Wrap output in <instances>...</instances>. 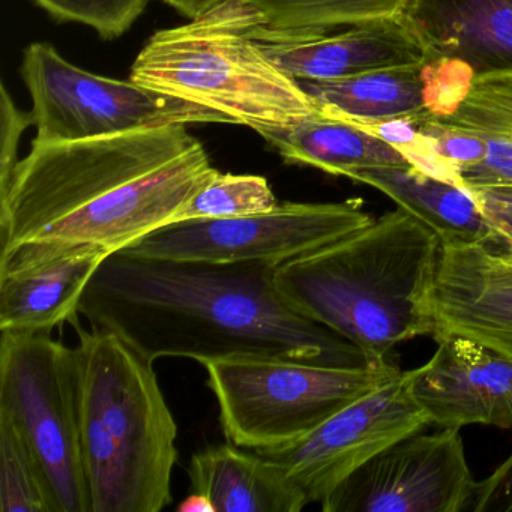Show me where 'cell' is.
Returning <instances> with one entry per match:
<instances>
[{"instance_id": "1", "label": "cell", "mask_w": 512, "mask_h": 512, "mask_svg": "<svg viewBox=\"0 0 512 512\" xmlns=\"http://www.w3.org/2000/svg\"><path fill=\"white\" fill-rule=\"evenodd\" d=\"M274 274L266 263L113 253L89 281L79 314L151 362L269 355L326 367L373 364L347 338L293 311Z\"/></svg>"}, {"instance_id": "2", "label": "cell", "mask_w": 512, "mask_h": 512, "mask_svg": "<svg viewBox=\"0 0 512 512\" xmlns=\"http://www.w3.org/2000/svg\"><path fill=\"white\" fill-rule=\"evenodd\" d=\"M218 173L182 124L82 142L32 140L0 193L2 253L76 245L118 253L175 223Z\"/></svg>"}, {"instance_id": "3", "label": "cell", "mask_w": 512, "mask_h": 512, "mask_svg": "<svg viewBox=\"0 0 512 512\" xmlns=\"http://www.w3.org/2000/svg\"><path fill=\"white\" fill-rule=\"evenodd\" d=\"M442 241L404 209L275 268L296 313L347 338L370 362L404 341L433 337Z\"/></svg>"}, {"instance_id": "4", "label": "cell", "mask_w": 512, "mask_h": 512, "mask_svg": "<svg viewBox=\"0 0 512 512\" xmlns=\"http://www.w3.org/2000/svg\"><path fill=\"white\" fill-rule=\"evenodd\" d=\"M77 319V317H76ZM74 319L80 443L91 512H160L172 503L178 425L154 362Z\"/></svg>"}, {"instance_id": "5", "label": "cell", "mask_w": 512, "mask_h": 512, "mask_svg": "<svg viewBox=\"0 0 512 512\" xmlns=\"http://www.w3.org/2000/svg\"><path fill=\"white\" fill-rule=\"evenodd\" d=\"M256 20L245 0H227L188 25L155 32L137 56L130 80L199 104L257 134L319 116L301 83L250 37Z\"/></svg>"}, {"instance_id": "6", "label": "cell", "mask_w": 512, "mask_h": 512, "mask_svg": "<svg viewBox=\"0 0 512 512\" xmlns=\"http://www.w3.org/2000/svg\"><path fill=\"white\" fill-rule=\"evenodd\" d=\"M203 367L227 442L257 452L298 442L401 373L386 361L326 367L269 355L212 359Z\"/></svg>"}, {"instance_id": "7", "label": "cell", "mask_w": 512, "mask_h": 512, "mask_svg": "<svg viewBox=\"0 0 512 512\" xmlns=\"http://www.w3.org/2000/svg\"><path fill=\"white\" fill-rule=\"evenodd\" d=\"M0 412L31 448L58 512H91L74 347L50 334L0 332Z\"/></svg>"}, {"instance_id": "8", "label": "cell", "mask_w": 512, "mask_h": 512, "mask_svg": "<svg viewBox=\"0 0 512 512\" xmlns=\"http://www.w3.org/2000/svg\"><path fill=\"white\" fill-rule=\"evenodd\" d=\"M20 73L32 98L34 142H82L176 124H230L199 104L82 70L46 43L26 47Z\"/></svg>"}, {"instance_id": "9", "label": "cell", "mask_w": 512, "mask_h": 512, "mask_svg": "<svg viewBox=\"0 0 512 512\" xmlns=\"http://www.w3.org/2000/svg\"><path fill=\"white\" fill-rule=\"evenodd\" d=\"M373 220L359 200L283 202L272 211L247 217L176 221L118 253L149 259L266 263L278 268L358 232Z\"/></svg>"}, {"instance_id": "10", "label": "cell", "mask_w": 512, "mask_h": 512, "mask_svg": "<svg viewBox=\"0 0 512 512\" xmlns=\"http://www.w3.org/2000/svg\"><path fill=\"white\" fill-rule=\"evenodd\" d=\"M430 424L413 395L410 371H401L298 442L259 454L281 466L308 506L322 503L374 455Z\"/></svg>"}, {"instance_id": "11", "label": "cell", "mask_w": 512, "mask_h": 512, "mask_svg": "<svg viewBox=\"0 0 512 512\" xmlns=\"http://www.w3.org/2000/svg\"><path fill=\"white\" fill-rule=\"evenodd\" d=\"M475 487L460 431L443 428L392 443L320 505L325 512H461Z\"/></svg>"}, {"instance_id": "12", "label": "cell", "mask_w": 512, "mask_h": 512, "mask_svg": "<svg viewBox=\"0 0 512 512\" xmlns=\"http://www.w3.org/2000/svg\"><path fill=\"white\" fill-rule=\"evenodd\" d=\"M434 340L439 346L433 358L410 370L413 395L431 424L512 430V356L464 335Z\"/></svg>"}, {"instance_id": "13", "label": "cell", "mask_w": 512, "mask_h": 512, "mask_svg": "<svg viewBox=\"0 0 512 512\" xmlns=\"http://www.w3.org/2000/svg\"><path fill=\"white\" fill-rule=\"evenodd\" d=\"M110 253L97 247H19L0 253V332L52 334L79 314Z\"/></svg>"}, {"instance_id": "14", "label": "cell", "mask_w": 512, "mask_h": 512, "mask_svg": "<svg viewBox=\"0 0 512 512\" xmlns=\"http://www.w3.org/2000/svg\"><path fill=\"white\" fill-rule=\"evenodd\" d=\"M418 127L467 190L512 187V74L473 79L448 115L422 116Z\"/></svg>"}, {"instance_id": "15", "label": "cell", "mask_w": 512, "mask_h": 512, "mask_svg": "<svg viewBox=\"0 0 512 512\" xmlns=\"http://www.w3.org/2000/svg\"><path fill=\"white\" fill-rule=\"evenodd\" d=\"M251 25L250 37L293 79L323 82L388 68L421 67L427 53L403 17L329 35H301Z\"/></svg>"}, {"instance_id": "16", "label": "cell", "mask_w": 512, "mask_h": 512, "mask_svg": "<svg viewBox=\"0 0 512 512\" xmlns=\"http://www.w3.org/2000/svg\"><path fill=\"white\" fill-rule=\"evenodd\" d=\"M434 317L433 338L464 335L512 356V254L442 242Z\"/></svg>"}, {"instance_id": "17", "label": "cell", "mask_w": 512, "mask_h": 512, "mask_svg": "<svg viewBox=\"0 0 512 512\" xmlns=\"http://www.w3.org/2000/svg\"><path fill=\"white\" fill-rule=\"evenodd\" d=\"M427 62H460L475 79L512 74V0H410L403 13Z\"/></svg>"}, {"instance_id": "18", "label": "cell", "mask_w": 512, "mask_h": 512, "mask_svg": "<svg viewBox=\"0 0 512 512\" xmlns=\"http://www.w3.org/2000/svg\"><path fill=\"white\" fill-rule=\"evenodd\" d=\"M191 488L215 512H299L304 497L275 461L233 443L209 446L191 457Z\"/></svg>"}, {"instance_id": "19", "label": "cell", "mask_w": 512, "mask_h": 512, "mask_svg": "<svg viewBox=\"0 0 512 512\" xmlns=\"http://www.w3.org/2000/svg\"><path fill=\"white\" fill-rule=\"evenodd\" d=\"M350 179L382 191L398 208L436 232L443 244H494L493 232L467 188L425 175L413 166L361 170Z\"/></svg>"}, {"instance_id": "20", "label": "cell", "mask_w": 512, "mask_h": 512, "mask_svg": "<svg viewBox=\"0 0 512 512\" xmlns=\"http://www.w3.org/2000/svg\"><path fill=\"white\" fill-rule=\"evenodd\" d=\"M284 163L352 178L361 170L412 164L394 146L346 119L314 116L292 127L259 133Z\"/></svg>"}, {"instance_id": "21", "label": "cell", "mask_w": 512, "mask_h": 512, "mask_svg": "<svg viewBox=\"0 0 512 512\" xmlns=\"http://www.w3.org/2000/svg\"><path fill=\"white\" fill-rule=\"evenodd\" d=\"M299 83L320 113L329 118L373 124L418 119L428 113L425 64L371 71L347 79Z\"/></svg>"}, {"instance_id": "22", "label": "cell", "mask_w": 512, "mask_h": 512, "mask_svg": "<svg viewBox=\"0 0 512 512\" xmlns=\"http://www.w3.org/2000/svg\"><path fill=\"white\" fill-rule=\"evenodd\" d=\"M260 26L301 35H329L400 19L410 0H245Z\"/></svg>"}, {"instance_id": "23", "label": "cell", "mask_w": 512, "mask_h": 512, "mask_svg": "<svg viewBox=\"0 0 512 512\" xmlns=\"http://www.w3.org/2000/svg\"><path fill=\"white\" fill-rule=\"evenodd\" d=\"M0 511L58 512L40 464L4 412H0Z\"/></svg>"}, {"instance_id": "24", "label": "cell", "mask_w": 512, "mask_h": 512, "mask_svg": "<svg viewBox=\"0 0 512 512\" xmlns=\"http://www.w3.org/2000/svg\"><path fill=\"white\" fill-rule=\"evenodd\" d=\"M278 205L263 176L220 172L191 199L176 221L247 217L272 211Z\"/></svg>"}, {"instance_id": "25", "label": "cell", "mask_w": 512, "mask_h": 512, "mask_svg": "<svg viewBox=\"0 0 512 512\" xmlns=\"http://www.w3.org/2000/svg\"><path fill=\"white\" fill-rule=\"evenodd\" d=\"M58 22L94 29L103 40L121 38L137 22L151 0H34Z\"/></svg>"}, {"instance_id": "26", "label": "cell", "mask_w": 512, "mask_h": 512, "mask_svg": "<svg viewBox=\"0 0 512 512\" xmlns=\"http://www.w3.org/2000/svg\"><path fill=\"white\" fill-rule=\"evenodd\" d=\"M34 125L32 112L20 110L7 86L0 85V193L10 184L19 164V146L25 131Z\"/></svg>"}, {"instance_id": "27", "label": "cell", "mask_w": 512, "mask_h": 512, "mask_svg": "<svg viewBox=\"0 0 512 512\" xmlns=\"http://www.w3.org/2000/svg\"><path fill=\"white\" fill-rule=\"evenodd\" d=\"M490 226L494 236V244H502L503 253L512 254V187L470 188Z\"/></svg>"}, {"instance_id": "28", "label": "cell", "mask_w": 512, "mask_h": 512, "mask_svg": "<svg viewBox=\"0 0 512 512\" xmlns=\"http://www.w3.org/2000/svg\"><path fill=\"white\" fill-rule=\"evenodd\" d=\"M470 511L512 512V452L490 476L476 482Z\"/></svg>"}, {"instance_id": "29", "label": "cell", "mask_w": 512, "mask_h": 512, "mask_svg": "<svg viewBox=\"0 0 512 512\" xmlns=\"http://www.w3.org/2000/svg\"><path fill=\"white\" fill-rule=\"evenodd\" d=\"M160 2L169 5L187 19L196 20L211 13L220 5L226 4L227 0H160Z\"/></svg>"}, {"instance_id": "30", "label": "cell", "mask_w": 512, "mask_h": 512, "mask_svg": "<svg viewBox=\"0 0 512 512\" xmlns=\"http://www.w3.org/2000/svg\"><path fill=\"white\" fill-rule=\"evenodd\" d=\"M179 512H215L214 506L209 502L208 497L203 494L193 493L190 496L185 497L184 502L178 506Z\"/></svg>"}]
</instances>
